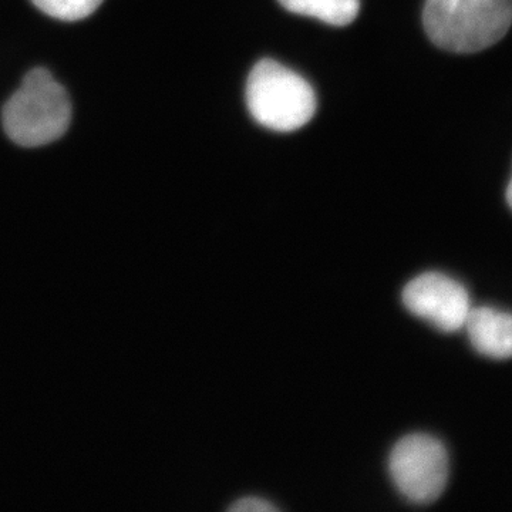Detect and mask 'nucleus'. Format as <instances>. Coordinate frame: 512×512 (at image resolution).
Listing matches in <instances>:
<instances>
[{"mask_svg": "<svg viewBox=\"0 0 512 512\" xmlns=\"http://www.w3.org/2000/svg\"><path fill=\"white\" fill-rule=\"evenodd\" d=\"M279 3L289 12L332 26L350 25L360 10V0H279Z\"/></svg>", "mask_w": 512, "mask_h": 512, "instance_id": "0eeeda50", "label": "nucleus"}, {"mask_svg": "<svg viewBox=\"0 0 512 512\" xmlns=\"http://www.w3.org/2000/svg\"><path fill=\"white\" fill-rule=\"evenodd\" d=\"M402 298L407 311L446 333L464 329L473 308L463 284L440 272L414 278L403 289Z\"/></svg>", "mask_w": 512, "mask_h": 512, "instance_id": "39448f33", "label": "nucleus"}, {"mask_svg": "<svg viewBox=\"0 0 512 512\" xmlns=\"http://www.w3.org/2000/svg\"><path fill=\"white\" fill-rule=\"evenodd\" d=\"M104 0H32L37 9L50 18L77 22L93 15Z\"/></svg>", "mask_w": 512, "mask_h": 512, "instance_id": "6e6552de", "label": "nucleus"}, {"mask_svg": "<svg viewBox=\"0 0 512 512\" xmlns=\"http://www.w3.org/2000/svg\"><path fill=\"white\" fill-rule=\"evenodd\" d=\"M247 103L252 117L261 126L281 133L305 126L316 111L311 84L271 59L256 63L249 74Z\"/></svg>", "mask_w": 512, "mask_h": 512, "instance_id": "7ed1b4c3", "label": "nucleus"}, {"mask_svg": "<svg viewBox=\"0 0 512 512\" xmlns=\"http://www.w3.org/2000/svg\"><path fill=\"white\" fill-rule=\"evenodd\" d=\"M507 201H508V204H510V207H511V210H512V180H511L510 185H508Z\"/></svg>", "mask_w": 512, "mask_h": 512, "instance_id": "9d476101", "label": "nucleus"}, {"mask_svg": "<svg viewBox=\"0 0 512 512\" xmlns=\"http://www.w3.org/2000/svg\"><path fill=\"white\" fill-rule=\"evenodd\" d=\"M464 329L480 355L498 360L511 359L512 313L490 306L471 308Z\"/></svg>", "mask_w": 512, "mask_h": 512, "instance_id": "423d86ee", "label": "nucleus"}, {"mask_svg": "<svg viewBox=\"0 0 512 512\" xmlns=\"http://www.w3.org/2000/svg\"><path fill=\"white\" fill-rule=\"evenodd\" d=\"M424 29L453 53H476L500 42L511 28L512 0H427Z\"/></svg>", "mask_w": 512, "mask_h": 512, "instance_id": "f03ea898", "label": "nucleus"}, {"mask_svg": "<svg viewBox=\"0 0 512 512\" xmlns=\"http://www.w3.org/2000/svg\"><path fill=\"white\" fill-rule=\"evenodd\" d=\"M389 471L404 498L414 504L434 503L447 485L446 447L429 434H409L393 447Z\"/></svg>", "mask_w": 512, "mask_h": 512, "instance_id": "20e7f679", "label": "nucleus"}, {"mask_svg": "<svg viewBox=\"0 0 512 512\" xmlns=\"http://www.w3.org/2000/svg\"><path fill=\"white\" fill-rule=\"evenodd\" d=\"M72 121V103L49 70H30L2 111L5 133L20 147L47 146L62 138Z\"/></svg>", "mask_w": 512, "mask_h": 512, "instance_id": "f257e3e1", "label": "nucleus"}, {"mask_svg": "<svg viewBox=\"0 0 512 512\" xmlns=\"http://www.w3.org/2000/svg\"><path fill=\"white\" fill-rule=\"evenodd\" d=\"M228 510L235 512H268L278 511V507L269 503L268 500H264V498L245 497L235 501V504H232Z\"/></svg>", "mask_w": 512, "mask_h": 512, "instance_id": "1a4fd4ad", "label": "nucleus"}]
</instances>
